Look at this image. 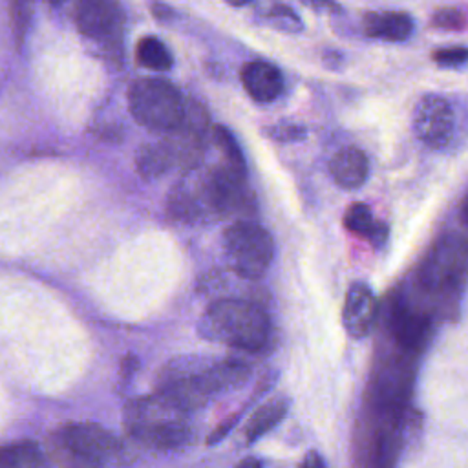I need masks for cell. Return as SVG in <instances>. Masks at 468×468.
Segmentation results:
<instances>
[{
  "label": "cell",
  "mask_w": 468,
  "mask_h": 468,
  "mask_svg": "<svg viewBox=\"0 0 468 468\" xmlns=\"http://www.w3.org/2000/svg\"><path fill=\"white\" fill-rule=\"evenodd\" d=\"M247 377L249 367L241 362L179 358L165 367L157 393L190 411L207 404L210 397L241 386Z\"/></svg>",
  "instance_id": "6da1fadb"
},
{
  "label": "cell",
  "mask_w": 468,
  "mask_h": 468,
  "mask_svg": "<svg viewBox=\"0 0 468 468\" xmlns=\"http://www.w3.org/2000/svg\"><path fill=\"white\" fill-rule=\"evenodd\" d=\"M199 333L207 340L234 349L260 351L269 344L271 320L252 302L221 298L212 302L201 314Z\"/></svg>",
  "instance_id": "7a4b0ae2"
},
{
  "label": "cell",
  "mask_w": 468,
  "mask_h": 468,
  "mask_svg": "<svg viewBox=\"0 0 468 468\" xmlns=\"http://www.w3.org/2000/svg\"><path fill=\"white\" fill-rule=\"evenodd\" d=\"M186 413L161 393H155L126 406L124 426L143 444L157 450H172L190 439L185 420Z\"/></svg>",
  "instance_id": "3957f363"
},
{
  "label": "cell",
  "mask_w": 468,
  "mask_h": 468,
  "mask_svg": "<svg viewBox=\"0 0 468 468\" xmlns=\"http://www.w3.org/2000/svg\"><path fill=\"white\" fill-rule=\"evenodd\" d=\"M128 106L133 119L154 132H174L186 124L188 104L179 90L163 79H139L130 86Z\"/></svg>",
  "instance_id": "277c9868"
},
{
  "label": "cell",
  "mask_w": 468,
  "mask_h": 468,
  "mask_svg": "<svg viewBox=\"0 0 468 468\" xmlns=\"http://www.w3.org/2000/svg\"><path fill=\"white\" fill-rule=\"evenodd\" d=\"M223 252L229 267L241 278H261L274 258L271 234L252 221H234L223 232Z\"/></svg>",
  "instance_id": "5b68a950"
},
{
  "label": "cell",
  "mask_w": 468,
  "mask_h": 468,
  "mask_svg": "<svg viewBox=\"0 0 468 468\" xmlns=\"http://www.w3.org/2000/svg\"><path fill=\"white\" fill-rule=\"evenodd\" d=\"M57 441L69 455L86 463H102L121 450L117 437L97 424H68L58 431Z\"/></svg>",
  "instance_id": "8992f818"
},
{
  "label": "cell",
  "mask_w": 468,
  "mask_h": 468,
  "mask_svg": "<svg viewBox=\"0 0 468 468\" xmlns=\"http://www.w3.org/2000/svg\"><path fill=\"white\" fill-rule=\"evenodd\" d=\"M455 119L450 102L439 95L422 97L413 112V132L430 148H442L453 137Z\"/></svg>",
  "instance_id": "52a82bcc"
},
{
  "label": "cell",
  "mask_w": 468,
  "mask_h": 468,
  "mask_svg": "<svg viewBox=\"0 0 468 468\" xmlns=\"http://www.w3.org/2000/svg\"><path fill=\"white\" fill-rule=\"evenodd\" d=\"M377 320V300L373 291L362 283L356 282L353 283L344 300V309H342V324L347 335L355 340L366 338L369 331L373 329Z\"/></svg>",
  "instance_id": "ba28073f"
},
{
  "label": "cell",
  "mask_w": 468,
  "mask_h": 468,
  "mask_svg": "<svg viewBox=\"0 0 468 468\" xmlns=\"http://www.w3.org/2000/svg\"><path fill=\"white\" fill-rule=\"evenodd\" d=\"M464 261L466 250L463 243L444 239L442 245L430 252V258L422 267V282L433 289L448 287L461 276Z\"/></svg>",
  "instance_id": "9c48e42d"
},
{
  "label": "cell",
  "mask_w": 468,
  "mask_h": 468,
  "mask_svg": "<svg viewBox=\"0 0 468 468\" xmlns=\"http://www.w3.org/2000/svg\"><path fill=\"white\" fill-rule=\"evenodd\" d=\"M75 24L84 37L101 40L119 27L121 9L115 0H75Z\"/></svg>",
  "instance_id": "30bf717a"
},
{
  "label": "cell",
  "mask_w": 468,
  "mask_h": 468,
  "mask_svg": "<svg viewBox=\"0 0 468 468\" xmlns=\"http://www.w3.org/2000/svg\"><path fill=\"white\" fill-rule=\"evenodd\" d=\"M389 333L402 351H417L428 338L430 320L420 311L399 302L389 313Z\"/></svg>",
  "instance_id": "8fae6325"
},
{
  "label": "cell",
  "mask_w": 468,
  "mask_h": 468,
  "mask_svg": "<svg viewBox=\"0 0 468 468\" xmlns=\"http://www.w3.org/2000/svg\"><path fill=\"white\" fill-rule=\"evenodd\" d=\"M241 82L256 102H271L283 91L280 69L265 60L247 62L241 69Z\"/></svg>",
  "instance_id": "7c38bea8"
},
{
  "label": "cell",
  "mask_w": 468,
  "mask_h": 468,
  "mask_svg": "<svg viewBox=\"0 0 468 468\" xmlns=\"http://www.w3.org/2000/svg\"><path fill=\"white\" fill-rule=\"evenodd\" d=\"M329 172L338 186L355 190L366 183L369 174V161L360 148L344 146L331 157Z\"/></svg>",
  "instance_id": "4fadbf2b"
},
{
  "label": "cell",
  "mask_w": 468,
  "mask_h": 468,
  "mask_svg": "<svg viewBox=\"0 0 468 468\" xmlns=\"http://www.w3.org/2000/svg\"><path fill=\"white\" fill-rule=\"evenodd\" d=\"M366 33L373 38H382L389 42L406 40L413 31V20L406 13H371L364 20Z\"/></svg>",
  "instance_id": "5bb4252c"
},
{
  "label": "cell",
  "mask_w": 468,
  "mask_h": 468,
  "mask_svg": "<svg viewBox=\"0 0 468 468\" xmlns=\"http://www.w3.org/2000/svg\"><path fill=\"white\" fill-rule=\"evenodd\" d=\"M344 225L349 232L366 238L375 247H382L388 239V227L377 221L369 207L364 203H353L346 210Z\"/></svg>",
  "instance_id": "9a60e30c"
},
{
  "label": "cell",
  "mask_w": 468,
  "mask_h": 468,
  "mask_svg": "<svg viewBox=\"0 0 468 468\" xmlns=\"http://www.w3.org/2000/svg\"><path fill=\"white\" fill-rule=\"evenodd\" d=\"M289 402L285 399H274L265 404H261L252 417L247 420L245 426V439L247 444L256 442L260 437H263L267 431H271L287 413Z\"/></svg>",
  "instance_id": "2e32d148"
},
{
  "label": "cell",
  "mask_w": 468,
  "mask_h": 468,
  "mask_svg": "<svg viewBox=\"0 0 468 468\" xmlns=\"http://www.w3.org/2000/svg\"><path fill=\"white\" fill-rule=\"evenodd\" d=\"M135 55L141 66L154 71H166L172 68V55L168 48L155 37H143L137 42Z\"/></svg>",
  "instance_id": "e0dca14e"
},
{
  "label": "cell",
  "mask_w": 468,
  "mask_h": 468,
  "mask_svg": "<svg viewBox=\"0 0 468 468\" xmlns=\"http://www.w3.org/2000/svg\"><path fill=\"white\" fill-rule=\"evenodd\" d=\"M42 453L33 442H18L0 448V466H38Z\"/></svg>",
  "instance_id": "ac0fdd59"
},
{
  "label": "cell",
  "mask_w": 468,
  "mask_h": 468,
  "mask_svg": "<svg viewBox=\"0 0 468 468\" xmlns=\"http://www.w3.org/2000/svg\"><path fill=\"white\" fill-rule=\"evenodd\" d=\"M431 24L441 29H461V27H464V15L459 9L446 7L433 15Z\"/></svg>",
  "instance_id": "d6986e66"
},
{
  "label": "cell",
  "mask_w": 468,
  "mask_h": 468,
  "mask_svg": "<svg viewBox=\"0 0 468 468\" xmlns=\"http://www.w3.org/2000/svg\"><path fill=\"white\" fill-rule=\"evenodd\" d=\"M433 60L439 66H448V68L461 66V64L468 62V48H442V49H437L433 53Z\"/></svg>",
  "instance_id": "ffe728a7"
},
{
  "label": "cell",
  "mask_w": 468,
  "mask_h": 468,
  "mask_svg": "<svg viewBox=\"0 0 468 468\" xmlns=\"http://www.w3.org/2000/svg\"><path fill=\"white\" fill-rule=\"evenodd\" d=\"M303 128L302 126H294V124H280V126H272L269 128V135L274 137L276 141H298L303 137Z\"/></svg>",
  "instance_id": "44dd1931"
},
{
  "label": "cell",
  "mask_w": 468,
  "mask_h": 468,
  "mask_svg": "<svg viewBox=\"0 0 468 468\" xmlns=\"http://www.w3.org/2000/svg\"><path fill=\"white\" fill-rule=\"evenodd\" d=\"M236 420H238V415H232L229 420L221 422V424H219V428H218L214 433H210V437H208V444L221 441V439L225 437V433H229V431H230V428L236 424Z\"/></svg>",
  "instance_id": "7402d4cb"
},
{
  "label": "cell",
  "mask_w": 468,
  "mask_h": 468,
  "mask_svg": "<svg viewBox=\"0 0 468 468\" xmlns=\"http://www.w3.org/2000/svg\"><path fill=\"white\" fill-rule=\"evenodd\" d=\"M307 5L314 9H325V11H338V5L335 0H303Z\"/></svg>",
  "instance_id": "603a6c76"
},
{
  "label": "cell",
  "mask_w": 468,
  "mask_h": 468,
  "mask_svg": "<svg viewBox=\"0 0 468 468\" xmlns=\"http://www.w3.org/2000/svg\"><path fill=\"white\" fill-rule=\"evenodd\" d=\"M303 466H324V461L318 457V453H309L303 461H302Z\"/></svg>",
  "instance_id": "cb8c5ba5"
},
{
  "label": "cell",
  "mask_w": 468,
  "mask_h": 468,
  "mask_svg": "<svg viewBox=\"0 0 468 468\" xmlns=\"http://www.w3.org/2000/svg\"><path fill=\"white\" fill-rule=\"evenodd\" d=\"M239 466H261V463L258 459H243L238 463Z\"/></svg>",
  "instance_id": "d4e9b609"
},
{
  "label": "cell",
  "mask_w": 468,
  "mask_h": 468,
  "mask_svg": "<svg viewBox=\"0 0 468 468\" xmlns=\"http://www.w3.org/2000/svg\"><path fill=\"white\" fill-rule=\"evenodd\" d=\"M227 4H230L232 7H243V5H247V4H250L252 0H225Z\"/></svg>",
  "instance_id": "484cf974"
},
{
  "label": "cell",
  "mask_w": 468,
  "mask_h": 468,
  "mask_svg": "<svg viewBox=\"0 0 468 468\" xmlns=\"http://www.w3.org/2000/svg\"><path fill=\"white\" fill-rule=\"evenodd\" d=\"M463 218L468 223V192L464 194V199H463Z\"/></svg>",
  "instance_id": "4316f807"
},
{
  "label": "cell",
  "mask_w": 468,
  "mask_h": 468,
  "mask_svg": "<svg viewBox=\"0 0 468 468\" xmlns=\"http://www.w3.org/2000/svg\"><path fill=\"white\" fill-rule=\"evenodd\" d=\"M48 2H49V4H55V5H57V4H64V2H68V0H48Z\"/></svg>",
  "instance_id": "83f0119b"
}]
</instances>
